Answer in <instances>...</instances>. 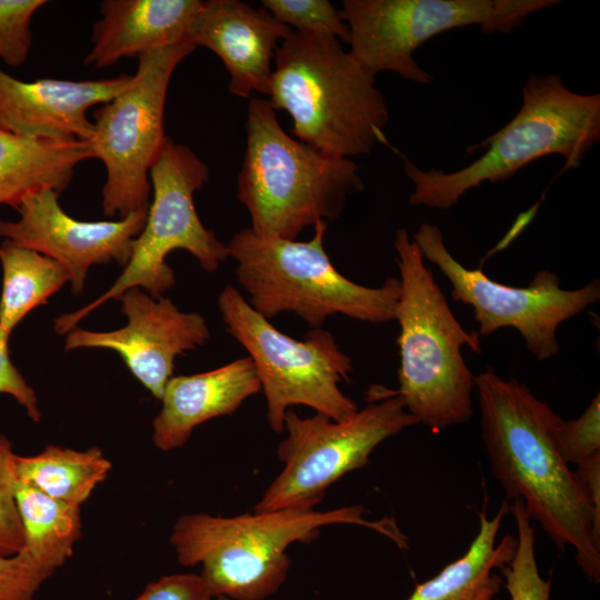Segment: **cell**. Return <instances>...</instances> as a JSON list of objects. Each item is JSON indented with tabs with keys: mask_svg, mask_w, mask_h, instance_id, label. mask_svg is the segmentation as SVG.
I'll return each instance as SVG.
<instances>
[{
	"mask_svg": "<svg viewBox=\"0 0 600 600\" xmlns=\"http://www.w3.org/2000/svg\"><path fill=\"white\" fill-rule=\"evenodd\" d=\"M481 439L507 500L519 499L558 549L571 546L592 583L600 581V530L576 471L561 458L556 432L562 418L517 379L491 367L474 376Z\"/></svg>",
	"mask_w": 600,
	"mask_h": 600,
	"instance_id": "cell-1",
	"label": "cell"
},
{
	"mask_svg": "<svg viewBox=\"0 0 600 600\" xmlns=\"http://www.w3.org/2000/svg\"><path fill=\"white\" fill-rule=\"evenodd\" d=\"M363 513L358 504L328 511L286 508L229 518L184 514L173 524L170 542L180 564L202 566L200 576L212 597L264 600L287 579L291 564L288 547L311 542L322 527H366L407 548V537L394 519L373 521Z\"/></svg>",
	"mask_w": 600,
	"mask_h": 600,
	"instance_id": "cell-2",
	"label": "cell"
},
{
	"mask_svg": "<svg viewBox=\"0 0 600 600\" xmlns=\"http://www.w3.org/2000/svg\"><path fill=\"white\" fill-rule=\"evenodd\" d=\"M341 43L292 30L276 50L269 102L290 116L294 138L350 159L387 143L389 108L374 77Z\"/></svg>",
	"mask_w": 600,
	"mask_h": 600,
	"instance_id": "cell-3",
	"label": "cell"
},
{
	"mask_svg": "<svg viewBox=\"0 0 600 600\" xmlns=\"http://www.w3.org/2000/svg\"><path fill=\"white\" fill-rule=\"evenodd\" d=\"M600 140V94L577 93L556 73L530 74L522 86V103L500 130L468 147L486 152L452 171L422 170L406 161L404 173L413 183L411 206L449 210L469 190L514 176L532 161L551 154L564 159V168H578Z\"/></svg>",
	"mask_w": 600,
	"mask_h": 600,
	"instance_id": "cell-4",
	"label": "cell"
},
{
	"mask_svg": "<svg viewBox=\"0 0 600 600\" xmlns=\"http://www.w3.org/2000/svg\"><path fill=\"white\" fill-rule=\"evenodd\" d=\"M400 292L394 310L399 323V389L396 393L418 423L438 433L473 416L474 376L462 348L480 352L477 331L468 332L426 266L404 228L396 231Z\"/></svg>",
	"mask_w": 600,
	"mask_h": 600,
	"instance_id": "cell-5",
	"label": "cell"
},
{
	"mask_svg": "<svg viewBox=\"0 0 600 600\" xmlns=\"http://www.w3.org/2000/svg\"><path fill=\"white\" fill-rule=\"evenodd\" d=\"M246 133L237 198L259 236L296 240L306 228L338 219L364 190L354 161L289 136L267 100H250Z\"/></svg>",
	"mask_w": 600,
	"mask_h": 600,
	"instance_id": "cell-6",
	"label": "cell"
},
{
	"mask_svg": "<svg viewBox=\"0 0 600 600\" xmlns=\"http://www.w3.org/2000/svg\"><path fill=\"white\" fill-rule=\"evenodd\" d=\"M327 228L326 221L314 224L308 241L262 237L250 227L234 233L228 254L248 303L268 320L292 312L311 329L336 314L371 323L394 320L399 278L389 277L380 287L346 278L324 250Z\"/></svg>",
	"mask_w": 600,
	"mask_h": 600,
	"instance_id": "cell-7",
	"label": "cell"
},
{
	"mask_svg": "<svg viewBox=\"0 0 600 600\" xmlns=\"http://www.w3.org/2000/svg\"><path fill=\"white\" fill-rule=\"evenodd\" d=\"M208 166L187 146L167 138L153 161L149 177L153 191L143 229L132 242L127 266L114 283L99 298L74 312L54 320L58 334H66L93 310L109 300L119 299L131 288L162 298L176 282L167 257L173 250L191 253L207 272L223 263L228 247L212 229L201 222L194 206V193L209 179Z\"/></svg>",
	"mask_w": 600,
	"mask_h": 600,
	"instance_id": "cell-8",
	"label": "cell"
},
{
	"mask_svg": "<svg viewBox=\"0 0 600 600\" xmlns=\"http://www.w3.org/2000/svg\"><path fill=\"white\" fill-rule=\"evenodd\" d=\"M218 307L227 331L252 360L274 432L284 431L286 413L294 406L332 420H344L359 409L340 389L341 382H350L352 360L330 331L310 329L304 340H296L254 311L232 284L221 290Z\"/></svg>",
	"mask_w": 600,
	"mask_h": 600,
	"instance_id": "cell-9",
	"label": "cell"
},
{
	"mask_svg": "<svg viewBox=\"0 0 600 600\" xmlns=\"http://www.w3.org/2000/svg\"><path fill=\"white\" fill-rule=\"evenodd\" d=\"M369 392V404L344 420L317 412L302 418L292 409L287 411V436L278 447L283 468L253 507L254 512L314 509L328 488L364 467L380 443L419 424L394 390L379 388Z\"/></svg>",
	"mask_w": 600,
	"mask_h": 600,
	"instance_id": "cell-10",
	"label": "cell"
},
{
	"mask_svg": "<svg viewBox=\"0 0 600 600\" xmlns=\"http://www.w3.org/2000/svg\"><path fill=\"white\" fill-rule=\"evenodd\" d=\"M559 0H344L340 18L349 28V52L373 77L392 71L431 84L433 77L414 51L442 32L477 26L484 33H510L534 12Z\"/></svg>",
	"mask_w": 600,
	"mask_h": 600,
	"instance_id": "cell-11",
	"label": "cell"
},
{
	"mask_svg": "<svg viewBox=\"0 0 600 600\" xmlns=\"http://www.w3.org/2000/svg\"><path fill=\"white\" fill-rule=\"evenodd\" d=\"M196 48L183 41L140 54L130 84L94 111L88 142L92 158L100 159L107 171L104 216L124 218L149 208L150 168L168 138L164 107L169 82L177 66Z\"/></svg>",
	"mask_w": 600,
	"mask_h": 600,
	"instance_id": "cell-12",
	"label": "cell"
},
{
	"mask_svg": "<svg viewBox=\"0 0 600 600\" xmlns=\"http://www.w3.org/2000/svg\"><path fill=\"white\" fill-rule=\"evenodd\" d=\"M412 240L423 259L434 263L448 279L452 299L473 308L478 334L486 337L512 328L539 361L559 353V326L600 299L598 280L568 290L550 270L537 271L527 287L494 281L481 269L462 266L447 248L441 230L428 222L419 227Z\"/></svg>",
	"mask_w": 600,
	"mask_h": 600,
	"instance_id": "cell-13",
	"label": "cell"
},
{
	"mask_svg": "<svg viewBox=\"0 0 600 600\" xmlns=\"http://www.w3.org/2000/svg\"><path fill=\"white\" fill-rule=\"evenodd\" d=\"M127 324L112 331L73 328L64 348H103L117 352L133 377L161 400L178 356L203 346L210 338L206 319L182 312L168 298H153L131 288L118 299Z\"/></svg>",
	"mask_w": 600,
	"mask_h": 600,
	"instance_id": "cell-14",
	"label": "cell"
},
{
	"mask_svg": "<svg viewBox=\"0 0 600 600\" xmlns=\"http://www.w3.org/2000/svg\"><path fill=\"white\" fill-rule=\"evenodd\" d=\"M58 197L50 188L27 196L16 207L18 220H0V237L59 262L69 273L72 292L78 294L91 266L111 261L127 266L148 209L118 221H81L62 210Z\"/></svg>",
	"mask_w": 600,
	"mask_h": 600,
	"instance_id": "cell-15",
	"label": "cell"
},
{
	"mask_svg": "<svg viewBox=\"0 0 600 600\" xmlns=\"http://www.w3.org/2000/svg\"><path fill=\"white\" fill-rule=\"evenodd\" d=\"M132 74L99 80L20 81L0 70V129L31 139L90 140L87 112L123 91Z\"/></svg>",
	"mask_w": 600,
	"mask_h": 600,
	"instance_id": "cell-16",
	"label": "cell"
},
{
	"mask_svg": "<svg viewBox=\"0 0 600 600\" xmlns=\"http://www.w3.org/2000/svg\"><path fill=\"white\" fill-rule=\"evenodd\" d=\"M291 32L263 8L238 0H209L193 21L189 41L214 52L230 76L228 90L248 98L253 91L269 96L278 42Z\"/></svg>",
	"mask_w": 600,
	"mask_h": 600,
	"instance_id": "cell-17",
	"label": "cell"
},
{
	"mask_svg": "<svg viewBox=\"0 0 600 600\" xmlns=\"http://www.w3.org/2000/svg\"><path fill=\"white\" fill-rule=\"evenodd\" d=\"M260 391V380L249 357L209 371L171 377L152 423L154 446L162 451L182 447L198 426L234 413L246 399Z\"/></svg>",
	"mask_w": 600,
	"mask_h": 600,
	"instance_id": "cell-18",
	"label": "cell"
},
{
	"mask_svg": "<svg viewBox=\"0 0 600 600\" xmlns=\"http://www.w3.org/2000/svg\"><path fill=\"white\" fill-rule=\"evenodd\" d=\"M203 1L104 0L92 27L91 49L83 63L107 68L123 58L189 41ZM190 42V41H189Z\"/></svg>",
	"mask_w": 600,
	"mask_h": 600,
	"instance_id": "cell-19",
	"label": "cell"
},
{
	"mask_svg": "<svg viewBox=\"0 0 600 600\" xmlns=\"http://www.w3.org/2000/svg\"><path fill=\"white\" fill-rule=\"evenodd\" d=\"M92 158L87 140L31 139L0 129V204L16 207L44 188L62 192Z\"/></svg>",
	"mask_w": 600,
	"mask_h": 600,
	"instance_id": "cell-20",
	"label": "cell"
},
{
	"mask_svg": "<svg viewBox=\"0 0 600 600\" xmlns=\"http://www.w3.org/2000/svg\"><path fill=\"white\" fill-rule=\"evenodd\" d=\"M509 512L510 503L506 500L492 518L479 513L478 533L464 554L431 579L417 584L407 600H478L499 578L492 570L507 564L514 553L517 538L512 534H504L497 542L502 519Z\"/></svg>",
	"mask_w": 600,
	"mask_h": 600,
	"instance_id": "cell-21",
	"label": "cell"
},
{
	"mask_svg": "<svg viewBox=\"0 0 600 600\" xmlns=\"http://www.w3.org/2000/svg\"><path fill=\"white\" fill-rule=\"evenodd\" d=\"M111 467L98 447L79 451L48 444L33 456L17 454L14 470L19 481L56 500L81 507Z\"/></svg>",
	"mask_w": 600,
	"mask_h": 600,
	"instance_id": "cell-22",
	"label": "cell"
},
{
	"mask_svg": "<svg viewBox=\"0 0 600 600\" xmlns=\"http://www.w3.org/2000/svg\"><path fill=\"white\" fill-rule=\"evenodd\" d=\"M16 501L23 529V550L51 576L71 558L81 537L80 507L48 497L18 479Z\"/></svg>",
	"mask_w": 600,
	"mask_h": 600,
	"instance_id": "cell-23",
	"label": "cell"
},
{
	"mask_svg": "<svg viewBox=\"0 0 600 600\" xmlns=\"http://www.w3.org/2000/svg\"><path fill=\"white\" fill-rule=\"evenodd\" d=\"M2 289L0 330L10 337L26 316L70 282L68 271L56 260L10 240L0 246Z\"/></svg>",
	"mask_w": 600,
	"mask_h": 600,
	"instance_id": "cell-24",
	"label": "cell"
},
{
	"mask_svg": "<svg viewBox=\"0 0 600 600\" xmlns=\"http://www.w3.org/2000/svg\"><path fill=\"white\" fill-rule=\"evenodd\" d=\"M517 526V546L511 560L500 569L511 600H550L551 577H541L534 550V529L521 500L510 504Z\"/></svg>",
	"mask_w": 600,
	"mask_h": 600,
	"instance_id": "cell-25",
	"label": "cell"
},
{
	"mask_svg": "<svg viewBox=\"0 0 600 600\" xmlns=\"http://www.w3.org/2000/svg\"><path fill=\"white\" fill-rule=\"evenodd\" d=\"M262 8L294 30L326 34L349 43V28L328 0H262Z\"/></svg>",
	"mask_w": 600,
	"mask_h": 600,
	"instance_id": "cell-26",
	"label": "cell"
},
{
	"mask_svg": "<svg viewBox=\"0 0 600 600\" xmlns=\"http://www.w3.org/2000/svg\"><path fill=\"white\" fill-rule=\"evenodd\" d=\"M44 0H0V58L11 67L24 63L32 44L31 20Z\"/></svg>",
	"mask_w": 600,
	"mask_h": 600,
	"instance_id": "cell-27",
	"label": "cell"
},
{
	"mask_svg": "<svg viewBox=\"0 0 600 600\" xmlns=\"http://www.w3.org/2000/svg\"><path fill=\"white\" fill-rule=\"evenodd\" d=\"M16 458L10 440L0 434V556H13L24 547L16 501Z\"/></svg>",
	"mask_w": 600,
	"mask_h": 600,
	"instance_id": "cell-28",
	"label": "cell"
},
{
	"mask_svg": "<svg viewBox=\"0 0 600 600\" xmlns=\"http://www.w3.org/2000/svg\"><path fill=\"white\" fill-rule=\"evenodd\" d=\"M558 451L566 463H579L600 452V397H593L577 419L559 424L556 432Z\"/></svg>",
	"mask_w": 600,
	"mask_h": 600,
	"instance_id": "cell-29",
	"label": "cell"
},
{
	"mask_svg": "<svg viewBox=\"0 0 600 600\" xmlns=\"http://www.w3.org/2000/svg\"><path fill=\"white\" fill-rule=\"evenodd\" d=\"M50 577L23 549L13 556H0V600H33Z\"/></svg>",
	"mask_w": 600,
	"mask_h": 600,
	"instance_id": "cell-30",
	"label": "cell"
},
{
	"mask_svg": "<svg viewBox=\"0 0 600 600\" xmlns=\"http://www.w3.org/2000/svg\"><path fill=\"white\" fill-rule=\"evenodd\" d=\"M212 598L200 574L177 573L148 583L134 600H211Z\"/></svg>",
	"mask_w": 600,
	"mask_h": 600,
	"instance_id": "cell-31",
	"label": "cell"
},
{
	"mask_svg": "<svg viewBox=\"0 0 600 600\" xmlns=\"http://www.w3.org/2000/svg\"><path fill=\"white\" fill-rule=\"evenodd\" d=\"M8 340L9 336L0 330V393L13 397L26 409L29 418L38 422L41 419V412L36 392L11 362Z\"/></svg>",
	"mask_w": 600,
	"mask_h": 600,
	"instance_id": "cell-32",
	"label": "cell"
},
{
	"mask_svg": "<svg viewBox=\"0 0 600 600\" xmlns=\"http://www.w3.org/2000/svg\"><path fill=\"white\" fill-rule=\"evenodd\" d=\"M576 470L590 501L596 527L600 530V452L577 463Z\"/></svg>",
	"mask_w": 600,
	"mask_h": 600,
	"instance_id": "cell-33",
	"label": "cell"
},
{
	"mask_svg": "<svg viewBox=\"0 0 600 600\" xmlns=\"http://www.w3.org/2000/svg\"><path fill=\"white\" fill-rule=\"evenodd\" d=\"M501 584L502 580L499 577L482 591L478 600H496L494 596L499 591Z\"/></svg>",
	"mask_w": 600,
	"mask_h": 600,
	"instance_id": "cell-34",
	"label": "cell"
},
{
	"mask_svg": "<svg viewBox=\"0 0 600 600\" xmlns=\"http://www.w3.org/2000/svg\"><path fill=\"white\" fill-rule=\"evenodd\" d=\"M217 600H230V599H228L226 597H218Z\"/></svg>",
	"mask_w": 600,
	"mask_h": 600,
	"instance_id": "cell-35",
	"label": "cell"
}]
</instances>
